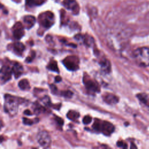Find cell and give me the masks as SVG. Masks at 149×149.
<instances>
[{
    "label": "cell",
    "mask_w": 149,
    "mask_h": 149,
    "mask_svg": "<svg viewBox=\"0 0 149 149\" xmlns=\"http://www.w3.org/2000/svg\"><path fill=\"white\" fill-rule=\"evenodd\" d=\"M4 100L5 111L10 116H15L18 111L19 100L21 99L9 94H5Z\"/></svg>",
    "instance_id": "6da1fadb"
},
{
    "label": "cell",
    "mask_w": 149,
    "mask_h": 149,
    "mask_svg": "<svg viewBox=\"0 0 149 149\" xmlns=\"http://www.w3.org/2000/svg\"><path fill=\"white\" fill-rule=\"evenodd\" d=\"M136 63L141 67L149 66V48L144 47L136 49L133 52Z\"/></svg>",
    "instance_id": "7a4b0ae2"
},
{
    "label": "cell",
    "mask_w": 149,
    "mask_h": 149,
    "mask_svg": "<svg viewBox=\"0 0 149 149\" xmlns=\"http://www.w3.org/2000/svg\"><path fill=\"white\" fill-rule=\"evenodd\" d=\"M93 128L97 131L101 132L104 135L109 136L114 131L115 127L112 123L107 121L96 120L93 125Z\"/></svg>",
    "instance_id": "3957f363"
},
{
    "label": "cell",
    "mask_w": 149,
    "mask_h": 149,
    "mask_svg": "<svg viewBox=\"0 0 149 149\" xmlns=\"http://www.w3.org/2000/svg\"><path fill=\"white\" fill-rule=\"evenodd\" d=\"M40 24L44 28L48 29L54 23V15L51 12H45L41 13L39 16Z\"/></svg>",
    "instance_id": "277c9868"
},
{
    "label": "cell",
    "mask_w": 149,
    "mask_h": 149,
    "mask_svg": "<svg viewBox=\"0 0 149 149\" xmlns=\"http://www.w3.org/2000/svg\"><path fill=\"white\" fill-rule=\"evenodd\" d=\"M37 141L42 147H48L50 146L51 141L49 133L45 130L40 132L37 134Z\"/></svg>",
    "instance_id": "5b68a950"
},
{
    "label": "cell",
    "mask_w": 149,
    "mask_h": 149,
    "mask_svg": "<svg viewBox=\"0 0 149 149\" xmlns=\"http://www.w3.org/2000/svg\"><path fill=\"white\" fill-rule=\"evenodd\" d=\"M63 63L69 70H76L79 68V60L78 58L74 56L66 57L63 61Z\"/></svg>",
    "instance_id": "8992f818"
},
{
    "label": "cell",
    "mask_w": 149,
    "mask_h": 149,
    "mask_svg": "<svg viewBox=\"0 0 149 149\" xmlns=\"http://www.w3.org/2000/svg\"><path fill=\"white\" fill-rule=\"evenodd\" d=\"M62 4L66 9L71 10L73 14H78L80 8L75 0H63Z\"/></svg>",
    "instance_id": "52a82bcc"
},
{
    "label": "cell",
    "mask_w": 149,
    "mask_h": 149,
    "mask_svg": "<svg viewBox=\"0 0 149 149\" xmlns=\"http://www.w3.org/2000/svg\"><path fill=\"white\" fill-rule=\"evenodd\" d=\"M12 73V70L8 66H3L1 70V83H3L9 80L11 78Z\"/></svg>",
    "instance_id": "ba28073f"
},
{
    "label": "cell",
    "mask_w": 149,
    "mask_h": 149,
    "mask_svg": "<svg viewBox=\"0 0 149 149\" xmlns=\"http://www.w3.org/2000/svg\"><path fill=\"white\" fill-rule=\"evenodd\" d=\"M13 34L15 38L19 40L24 36V29L22 24L20 22H17L13 26L12 29Z\"/></svg>",
    "instance_id": "9c48e42d"
},
{
    "label": "cell",
    "mask_w": 149,
    "mask_h": 149,
    "mask_svg": "<svg viewBox=\"0 0 149 149\" xmlns=\"http://www.w3.org/2000/svg\"><path fill=\"white\" fill-rule=\"evenodd\" d=\"M85 87L87 90L92 93H97L100 91V88L98 84L91 79L83 80Z\"/></svg>",
    "instance_id": "30bf717a"
},
{
    "label": "cell",
    "mask_w": 149,
    "mask_h": 149,
    "mask_svg": "<svg viewBox=\"0 0 149 149\" xmlns=\"http://www.w3.org/2000/svg\"><path fill=\"white\" fill-rule=\"evenodd\" d=\"M12 73L15 76V77L17 79L22 74L23 72V68L20 63L16 62L13 65L12 68Z\"/></svg>",
    "instance_id": "8fae6325"
},
{
    "label": "cell",
    "mask_w": 149,
    "mask_h": 149,
    "mask_svg": "<svg viewBox=\"0 0 149 149\" xmlns=\"http://www.w3.org/2000/svg\"><path fill=\"white\" fill-rule=\"evenodd\" d=\"M23 21L25 24L26 27L27 29H30L36 23V18L33 16L31 15L25 16L23 18Z\"/></svg>",
    "instance_id": "7c38bea8"
},
{
    "label": "cell",
    "mask_w": 149,
    "mask_h": 149,
    "mask_svg": "<svg viewBox=\"0 0 149 149\" xmlns=\"http://www.w3.org/2000/svg\"><path fill=\"white\" fill-rule=\"evenodd\" d=\"M104 101L107 102L108 104L110 105H112V104H115L116 103H117L118 102V98L112 94H105L104 97H103Z\"/></svg>",
    "instance_id": "4fadbf2b"
},
{
    "label": "cell",
    "mask_w": 149,
    "mask_h": 149,
    "mask_svg": "<svg viewBox=\"0 0 149 149\" xmlns=\"http://www.w3.org/2000/svg\"><path fill=\"white\" fill-rule=\"evenodd\" d=\"M13 48L15 54H16L17 55H20L24 51L25 49V47L22 42H16L13 44Z\"/></svg>",
    "instance_id": "5bb4252c"
},
{
    "label": "cell",
    "mask_w": 149,
    "mask_h": 149,
    "mask_svg": "<svg viewBox=\"0 0 149 149\" xmlns=\"http://www.w3.org/2000/svg\"><path fill=\"white\" fill-rule=\"evenodd\" d=\"M18 86L22 90H29L30 87L29 81L26 79L20 80V81L18 83Z\"/></svg>",
    "instance_id": "9a60e30c"
},
{
    "label": "cell",
    "mask_w": 149,
    "mask_h": 149,
    "mask_svg": "<svg viewBox=\"0 0 149 149\" xmlns=\"http://www.w3.org/2000/svg\"><path fill=\"white\" fill-rule=\"evenodd\" d=\"M46 0H26V3L29 7L39 6L42 4Z\"/></svg>",
    "instance_id": "2e32d148"
},
{
    "label": "cell",
    "mask_w": 149,
    "mask_h": 149,
    "mask_svg": "<svg viewBox=\"0 0 149 149\" xmlns=\"http://www.w3.org/2000/svg\"><path fill=\"white\" fill-rule=\"evenodd\" d=\"M100 65L102 69L106 72H109L111 69L110 63L107 59H103L100 62Z\"/></svg>",
    "instance_id": "e0dca14e"
},
{
    "label": "cell",
    "mask_w": 149,
    "mask_h": 149,
    "mask_svg": "<svg viewBox=\"0 0 149 149\" xmlns=\"http://www.w3.org/2000/svg\"><path fill=\"white\" fill-rule=\"evenodd\" d=\"M138 99L147 106H149V98L147 95L144 93H140L137 95Z\"/></svg>",
    "instance_id": "ac0fdd59"
},
{
    "label": "cell",
    "mask_w": 149,
    "mask_h": 149,
    "mask_svg": "<svg viewBox=\"0 0 149 149\" xmlns=\"http://www.w3.org/2000/svg\"><path fill=\"white\" fill-rule=\"evenodd\" d=\"M47 68L48 69H49L50 70L55 72H59V69H58V67L57 65V63L56 61H51L49 63V64L48 65Z\"/></svg>",
    "instance_id": "d6986e66"
},
{
    "label": "cell",
    "mask_w": 149,
    "mask_h": 149,
    "mask_svg": "<svg viewBox=\"0 0 149 149\" xmlns=\"http://www.w3.org/2000/svg\"><path fill=\"white\" fill-rule=\"evenodd\" d=\"M79 115H80V114L78 112L74 111H70L67 113V117L69 119L72 120H76L79 118Z\"/></svg>",
    "instance_id": "ffe728a7"
},
{
    "label": "cell",
    "mask_w": 149,
    "mask_h": 149,
    "mask_svg": "<svg viewBox=\"0 0 149 149\" xmlns=\"http://www.w3.org/2000/svg\"><path fill=\"white\" fill-rule=\"evenodd\" d=\"M61 95L66 98H71L73 94L72 91H69V90H66V91H63L61 92Z\"/></svg>",
    "instance_id": "44dd1931"
},
{
    "label": "cell",
    "mask_w": 149,
    "mask_h": 149,
    "mask_svg": "<svg viewBox=\"0 0 149 149\" xmlns=\"http://www.w3.org/2000/svg\"><path fill=\"white\" fill-rule=\"evenodd\" d=\"M91 120H92L91 117L87 115V116H85L84 117V118L83 119V122L84 124L87 125V124H89L91 122Z\"/></svg>",
    "instance_id": "7402d4cb"
},
{
    "label": "cell",
    "mask_w": 149,
    "mask_h": 149,
    "mask_svg": "<svg viewBox=\"0 0 149 149\" xmlns=\"http://www.w3.org/2000/svg\"><path fill=\"white\" fill-rule=\"evenodd\" d=\"M41 100L46 105L48 106L51 105V101L48 96H44Z\"/></svg>",
    "instance_id": "603a6c76"
},
{
    "label": "cell",
    "mask_w": 149,
    "mask_h": 149,
    "mask_svg": "<svg viewBox=\"0 0 149 149\" xmlns=\"http://www.w3.org/2000/svg\"><path fill=\"white\" fill-rule=\"evenodd\" d=\"M23 123L25 125H31L33 123V122L31 120L27 119L26 118H23Z\"/></svg>",
    "instance_id": "cb8c5ba5"
},
{
    "label": "cell",
    "mask_w": 149,
    "mask_h": 149,
    "mask_svg": "<svg viewBox=\"0 0 149 149\" xmlns=\"http://www.w3.org/2000/svg\"><path fill=\"white\" fill-rule=\"evenodd\" d=\"M55 120L56 121V122L58 123V124L59 125H60V126H62V125H63V119H62V118H59V117L56 116L55 117Z\"/></svg>",
    "instance_id": "d4e9b609"
},
{
    "label": "cell",
    "mask_w": 149,
    "mask_h": 149,
    "mask_svg": "<svg viewBox=\"0 0 149 149\" xmlns=\"http://www.w3.org/2000/svg\"><path fill=\"white\" fill-rule=\"evenodd\" d=\"M117 146L119 147H122V148H126L127 146L126 144H124L122 141H118L117 142Z\"/></svg>",
    "instance_id": "484cf974"
},
{
    "label": "cell",
    "mask_w": 149,
    "mask_h": 149,
    "mask_svg": "<svg viewBox=\"0 0 149 149\" xmlns=\"http://www.w3.org/2000/svg\"><path fill=\"white\" fill-rule=\"evenodd\" d=\"M50 87H51V91L53 92V93H55L56 91H57V88H56V87L54 85V84H51L50 85Z\"/></svg>",
    "instance_id": "4316f807"
},
{
    "label": "cell",
    "mask_w": 149,
    "mask_h": 149,
    "mask_svg": "<svg viewBox=\"0 0 149 149\" xmlns=\"http://www.w3.org/2000/svg\"><path fill=\"white\" fill-rule=\"evenodd\" d=\"M24 114L26 115H32V113L30 112V111L28 110V109H26L24 111Z\"/></svg>",
    "instance_id": "83f0119b"
},
{
    "label": "cell",
    "mask_w": 149,
    "mask_h": 149,
    "mask_svg": "<svg viewBox=\"0 0 149 149\" xmlns=\"http://www.w3.org/2000/svg\"><path fill=\"white\" fill-rule=\"evenodd\" d=\"M55 80L56 83H59V81H61V77L59 76H57L55 77Z\"/></svg>",
    "instance_id": "f1b7e54d"
}]
</instances>
